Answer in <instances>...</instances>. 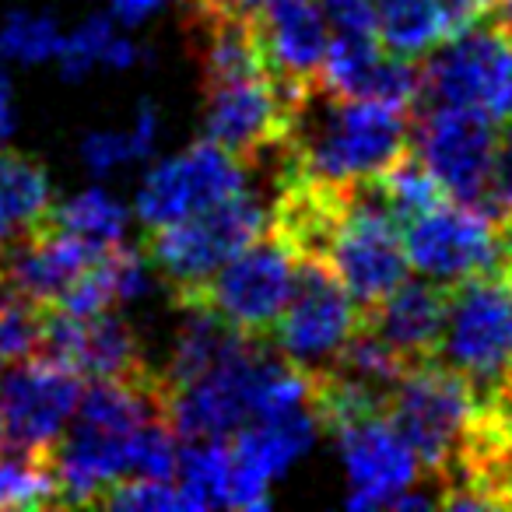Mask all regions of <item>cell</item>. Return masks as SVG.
I'll return each instance as SVG.
<instances>
[{
    "mask_svg": "<svg viewBox=\"0 0 512 512\" xmlns=\"http://www.w3.org/2000/svg\"><path fill=\"white\" fill-rule=\"evenodd\" d=\"M271 204L274 197L246 186L190 218L148 228L141 253L151 274L172 292V302L200 288L228 256L260 239L271 225Z\"/></svg>",
    "mask_w": 512,
    "mask_h": 512,
    "instance_id": "obj_2",
    "label": "cell"
},
{
    "mask_svg": "<svg viewBox=\"0 0 512 512\" xmlns=\"http://www.w3.org/2000/svg\"><path fill=\"white\" fill-rule=\"evenodd\" d=\"M186 4H200L211 11H228V15H256L264 0H186Z\"/></svg>",
    "mask_w": 512,
    "mask_h": 512,
    "instance_id": "obj_37",
    "label": "cell"
},
{
    "mask_svg": "<svg viewBox=\"0 0 512 512\" xmlns=\"http://www.w3.org/2000/svg\"><path fill=\"white\" fill-rule=\"evenodd\" d=\"M474 404L477 386L442 362H421L407 369L386 400V418L414 453L421 474L432 477L435 491L453 470Z\"/></svg>",
    "mask_w": 512,
    "mask_h": 512,
    "instance_id": "obj_3",
    "label": "cell"
},
{
    "mask_svg": "<svg viewBox=\"0 0 512 512\" xmlns=\"http://www.w3.org/2000/svg\"><path fill=\"white\" fill-rule=\"evenodd\" d=\"M505 123L460 106H425L411 113V148L425 158L449 200L477 207L502 158Z\"/></svg>",
    "mask_w": 512,
    "mask_h": 512,
    "instance_id": "obj_9",
    "label": "cell"
},
{
    "mask_svg": "<svg viewBox=\"0 0 512 512\" xmlns=\"http://www.w3.org/2000/svg\"><path fill=\"white\" fill-rule=\"evenodd\" d=\"M46 306L11 292L0 299V369L43 355Z\"/></svg>",
    "mask_w": 512,
    "mask_h": 512,
    "instance_id": "obj_25",
    "label": "cell"
},
{
    "mask_svg": "<svg viewBox=\"0 0 512 512\" xmlns=\"http://www.w3.org/2000/svg\"><path fill=\"white\" fill-rule=\"evenodd\" d=\"M204 137L239 158L246 169L278 162L292 106L271 74L204 88Z\"/></svg>",
    "mask_w": 512,
    "mask_h": 512,
    "instance_id": "obj_12",
    "label": "cell"
},
{
    "mask_svg": "<svg viewBox=\"0 0 512 512\" xmlns=\"http://www.w3.org/2000/svg\"><path fill=\"white\" fill-rule=\"evenodd\" d=\"M43 355L67 362L81 379H144L155 372L144 362L134 327L116 309L71 316L46 306Z\"/></svg>",
    "mask_w": 512,
    "mask_h": 512,
    "instance_id": "obj_14",
    "label": "cell"
},
{
    "mask_svg": "<svg viewBox=\"0 0 512 512\" xmlns=\"http://www.w3.org/2000/svg\"><path fill=\"white\" fill-rule=\"evenodd\" d=\"M411 148V109L379 99H341L313 88L292 106L278 176L323 186H362Z\"/></svg>",
    "mask_w": 512,
    "mask_h": 512,
    "instance_id": "obj_1",
    "label": "cell"
},
{
    "mask_svg": "<svg viewBox=\"0 0 512 512\" xmlns=\"http://www.w3.org/2000/svg\"><path fill=\"white\" fill-rule=\"evenodd\" d=\"M256 32L264 46L267 71L278 81L288 106H299L320 88L327 53V18L316 0H264L256 11Z\"/></svg>",
    "mask_w": 512,
    "mask_h": 512,
    "instance_id": "obj_15",
    "label": "cell"
},
{
    "mask_svg": "<svg viewBox=\"0 0 512 512\" xmlns=\"http://www.w3.org/2000/svg\"><path fill=\"white\" fill-rule=\"evenodd\" d=\"M505 386H512V369H509V379H505Z\"/></svg>",
    "mask_w": 512,
    "mask_h": 512,
    "instance_id": "obj_40",
    "label": "cell"
},
{
    "mask_svg": "<svg viewBox=\"0 0 512 512\" xmlns=\"http://www.w3.org/2000/svg\"><path fill=\"white\" fill-rule=\"evenodd\" d=\"M502 162H505V169H512V116L502 127Z\"/></svg>",
    "mask_w": 512,
    "mask_h": 512,
    "instance_id": "obj_38",
    "label": "cell"
},
{
    "mask_svg": "<svg viewBox=\"0 0 512 512\" xmlns=\"http://www.w3.org/2000/svg\"><path fill=\"white\" fill-rule=\"evenodd\" d=\"M348 467V509H386L400 491L418 481L421 467L386 414L351 421L334 432Z\"/></svg>",
    "mask_w": 512,
    "mask_h": 512,
    "instance_id": "obj_16",
    "label": "cell"
},
{
    "mask_svg": "<svg viewBox=\"0 0 512 512\" xmlns=\"http://www.w3.org/2000/svg\"><path fill=\"white\" fill-rule=\"evenodd\" d=\"M249 186V169L221 144L197 141L176 158L155 165L141 183L134 211L144 228L169 225V221L190 218L211 204H221L232 193Z\"/></svg>",
    "mask_w": 512,
    "mask_h": 512,
    "instance_id": "obj_13",
    "label": "cell"
},
{
    "mask_svg": "<svg viewBox=\"0 0 512 512\" xmlns=\"http://www.w3.org/2000/svg\"><path fill=\"white\" fill-rule=\"evenodd\" d=\"M407 264L439 285H460L477 274L502 271L505 239L502 228L477 207L460 200H442L432 211L404 221Z\"/></svg>",
    "mask_w": 512,
    "mask_h": 512,
    "instance_id": "obj_10",
    "label": "cell"
},
{
    "mask_svg": "<svg viewBox=\"0 0 512 512\" xmlns=\"http://www.w3.org/2000/svg\"><path fill=\"white\" fill-rule=\"evenodd\" d=\"M449 285L432 278H404L397 288L362 309V327L386 341L407 365L435 362L446 327Z\"/></svg>",
    "mask_w": 512,
    "mask_h": 512,
    "instance_id": "obj_17",
    "label": "cell"
},
{
    "mask_svg": "<svg viewBox=\"0 0 512 512\" xmlns=\"http://www.w3.org/2000/svg\"><path fill=\"white\" fill-rule=\"evenodd\" d=\"M50 225L81 235V239L113 246L123 239V228H127V207L116 197H109L106 190H85L64 204H53Z\"/></svg>",
    "mask_w": 512,
    "mask_h": 512,
    "instance_id": "obj_24",
    "label": "cell"
},
{
    "mask_svg": "<svg viewBox=\"0 0 512 512\" xmlns=\"http://www.w3.org/2000/svg\"><path fill=\"white\" fill-rule=\"evenodd\" d=\"M488 0H442V15H446V39L474 29L484 22Z\"/></svg>",
    "mask_w": 512,
    "mask_h": 512,
    "instance_id": "obj_31",
    "label": "cell"
},
{
    "mask_svg": "<svg viewBox=\"0 0 512 512\" xmlns=\"http://www.w3.org/2000/svg\"><path fill=\"white\" fill-rule=\"evenodd\" d=\"M53 186L39 158L0 144V246L29 239L50 225Z\"/></svg>",
    "mask_w": 512,
    "mask_h": 512,
    "instance_id": "obj_18",
    "label": "cell"
},
{
    "mask_svg": "<svg viewBox=\"0 0 512 512\" xmlns=\"http://www.w3.org/2000/svg\"><path fill=\"white\" fill-rule=\"evenodd\" d=\"M0 449H4V428H0Z\"/></svg>",
    "mask_w": 512,
    "mask_h": 512,
    "instance_id": "obj_39",
    "label": "cell"
},
{
    "mask_svg": "<svg viewBox=\"0 0 512 512\" xmlns=\"http://www.w3.org/2000/svg\"><path fill=\"white\" fill-rule=\"evenodd\" d=\"M369 186L376 190V197L390 207L393 218H397L400 225L418 218V214L432 211V207L442 204V200H449L446 190H442V183L432 176L425 158H421L414 148H407L404 155L393 158L383 172H376V176L369 179Z\"/></svg>",
    "mask_w": 512,
    "mask_h": 512,
    "instance_id": "obj_21",
    "label": "cell"
},
{
    "mask_svg": "<svg viewBox=\"0 0 512 512\" xmlns=\"http://www.w3.org/2000/svg\"><path fill=\"white\" fill-rule=\"evenodd\" d=\"M376 39L386 53L421 60L446 39L442 0H372Z\"/></svg>",
    "mask_w": 512,
    "mask_h": 512,
    "instance_id": "obj_20",
    "label": "cell"
},
{
    "mask_svg": "<svg viewBox=\"0 0 512 512\" xmlns=\"http://www.w3.org/2000/svg\"><path fill=\"white\" fill-rule=\"evenodd\" d=\"M60 505V481L50 453L0 449V509H46Z\"/></svg>",
    "mask_w": 512,
    "mask_h": 512,
    "instance_id": "obj_22",
    "label": "cell"
},
{
    "mask_svg": "<svg viewBox=\"0 0 512 512\" xmlns=\"http://www.w3.org/2000/svg\"><path fill=\"white\" fill-rule=\"evenodd\" d=\"M400 228L404 225L393 218V211L369 183L355 186L337 218L330 221L327 239L316 256L327 260L330 271L341 278V285L362 309L383 299L411 271Z\"/></svg>",
    "mask_w": 512,
    "mask_h": 512,
    "instance_id": "obj_5",
    "label": "cell"
},
{
    "mask_svg": "<svg viewBox=\"0 0 512 512\" xmlns=\"http://www.w3.org/2000/svg\"><path fill=\"white\" fill-rule=\"evenodd\" d=\"M130 134V144H134V155L144 158L151 148H155V137H158V109L151 102H144L134 116V127L127 130Z\"/></svg>",
    "mask_w": 512,
    "mask_h": 512,
    "instance_id": "obj_32",
    "label": "cell"
},
{
    "mask_svg": "<svg viewBox=\"0 0 512 512\" xmlns=\"http://www.w3.org/2000/svg\"><path fill=\"white\" fill-rule=\"evenodd\" d=\"M488 29L502 32L505 39H512V0H488V11H484V22Z\"/></svg>",
    "mask_w": 512,
    "mask_h": 512,
    "instance_id": "obj_35",
    "label": "cell"
},
{
    "mask_svg": "<svg viewBox=\"0 0 512 512\" xmlns=\"http://www.w3.org/2000/svg\"><path fill=\"white\" fill-rule=\"evenodd\" d=\"M162 8V0H113V18L123 25H137Z\"/></svg>",
    "mask_w": 512,
    "mask_h": 512,
    "instance_id": "obj_34",
    "label": "cell"
},
{
    "mask_svg": "<svg viewBox=\"0 0 512 512\" xmlns=\"http://www.w3.org/2000/svg\"><path fill=\"white\" fill-rule=\"evenodd\" d=\"M295 281V253L271 225L260 239L242 246L235 256L211 274L200 288L176 302V306H200L225 320L246 337L267 341L274 320L285 309Z\"/></svg>",
    "mask_w": 512,
    "mask_h": 512,
    "instance_id": "obj_6",
    "label": "cell"
},
{
    "mask_svg": "<svg viewBox=\"0 0 512 512\" xmlns=\"http://www.w3.org/2000/svg\"><path fill=\"white\" fill-rule=\"evenodd\" d=\"M176 484L193 509H218L228 498V439H183Z\"/></svg>",
    "mask_w": 512,
    "mask_h": 512,
    "instance_id": "obj_23",
    "label": "cell"
},
{
    "mask_svg": "<svg viewBox=\"0 0 512 512\" xmlns=\"http://www.w3.org/2000/svg\"><path fill=\"white\" fill-rule=\"evenodd\" d=\"M334 32H376V4L372 0H316Z\"/></svg>",
    "mask_w": 512,
    "mask_h": 512,
    "instance_id": "obj_30",
    "label": "cell"
},
{
    "mask_svg": "<svg viewBox=\"0 0 512 512\" xmlns=\"http://www.w3.org/2000/svg\"><path fill=\"white\" fill-rule=\"evenodd\" d=\"M137 60H141V50H137L130 39L123 36H113L106 46V53H102V64L106 67H116V71H127V67H134Z\"/></svg>",
    "mask_w": 512,
    "mask_h": 512,
    "instance_id": "obj_33",
    "label": "cell"
},
{
    "mask_svg": "<svg viewBox=\"0 0 512 512\" xmlns=\"http://www.w3.org/2000/svg\"><path fill=\"white\" fill-rule=\"evenodd\" d=\"M113 18H88L81 29H74L71 36L60 39V50H57V60H60V74L67 81H78L92 71L95 64H102V53H106L109 39H113Z\"/></svg>",
    "mask_w": 512,
    "mask_h": 512,
    "instance_id": "obj_28",
    "label": "cell"
},
{
    "mask_svg": "<svg viewBox=\"0 0 512 512\" xmlns=\"http://www.w3.org/2000/svg\"><path fill=\"white\" fill-rule=\"evenodd\" d=\"M435 362L460 372L477 390H491L509 379L512 271L477 274L460 285H449L446 327Z\"/></svg>",
    "mask_w": 512,
    "mask_h": 512,
    "instance_id": "obj_4",
    "label": "cell"
},
{
    "mask_svg": "<svg viewBox=\"0 0 512 512\" xmlns=\"http://www.w3.org/2000/svg\"><path fill=\"white\" fill-rule=\"evenodd\" d=\"M81 155H85L88 169L92 172H109L116 169V165L130 162L134 155V144H130V134H113V130H102V134H88L85 144H81Z\"/></svg>",
    "mask_w": 512,
    "mask_h": 512,
    "instance_id": "obj_29",
    "label": "cell"
},
{
    "mask_svg": "<svg viewBox=\"0 0 512 512\" xmlns=\"http://www.w3.org/2000/svg\"><path fill=\"white\" fill-rule=\"evenodd\" d=\"M15 130V99H11V81L0 71V141Z\"/></svg>",
    "mask_w": 512,
    "mask_h": 512,
    "instance_id": "obj_36",
    "label": "cell"
},
{
    "mask_svg": "<svg viewBox=\"0 0 512 512\" xmlns=\"http://www.w3.org/2000/svg\"><path fill=\"white\" fill-rule=\"evenodd\" d=\"M358 327H362V306L351 299L327 260L309 253L295 256L292 295L267 334L274 351H281L299 369L320 372L341 355Z\"/></svg>",
    "mask_w": 512,
    "mask_h": 512,
    "instance_id": "obj_7",
    "label": "cell"
},
{
    "mask_svg": "<svg viewBox=\"0 0 512 512\" xmlns=\"http://www.w3.org/2000/svg\"><path fill=\"white\" fill-rule=\"evenodd\" d=\"M81 376L53 355H32L8 365L0 379V428L4 446L50 453L81 400Z\"/></svg>",
    "mask_w": 512,
    "mask_h": 512,
    "instance_id": "obj_11",
    "label": "cell"
},
{
    "mask_svg": "<svg viewBox=\"0 0 512 512\" xmlns=\"http://www.w3.org/2000/svg\"><path fill=\"white\" fill-rule=\"evenodd\" d=\"M179 309H183V323H179L169 365H165V372H162V383L169 393L186 386L190 379L204 376L211 365H218L221 358L246 337L200 306H179Z\"/></svg>",
    "mask_w": 512,
    "mask_h": 512,
    "instance_id": "obj_19",
    "label": "cell"
},
{
    "mask_svg": "<svg viewBox=\"0 0 512 512\" xmlns=\"http://www.w3.org/2000/svg\"><path fill=\"white\" fill-rule=\"evenodd\" d=\"M477 109L505 123L512 116V39L488 25L442 39L421 60L418 106Z\"/></svg>",
    "mask_w": 512,
    "mask_h": 512,
    "instance_id": "obj_8",
    "label": "cell"
},
{
    "mask_svg": "<svg viewBox=\"0 0 512 512\" xmlns=\"http://www.w3.org/2000/svg\"><path fill=\"white\" fill-rule=\"evenodd\" d=\"M60 29L53 18L29 15V11H15L8 15L4 29H0V60L11 64H46L57 57L60 50Z\"/></svg>",
    "mask_w": 512,
    "mask_h": 512,
    "instance_id": "obj_26",
    "label": "cell"
},
{
    "mask_svg": "<svg viewBox=\"0 0 512 512\" xmlns=\"http://www.w3.org/2000/svg\"><path fill=\"white\" fill-rule=\"evenodd\" d=\"M95 505H109V509H151V512L193 509L186 491L176 481H155V477H120V481L102 491Z\"/></svg>",
    "mask_w": 512,
    "mask_h": 512,
    "instance_id": "obj_27",
    "label": "cell"
}]
</instances>
